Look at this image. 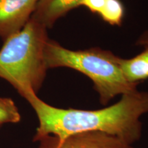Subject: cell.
Returning <instances> with one entry per match:
<instances>
[{"label":"cell","instance_id":"277c9868","mask_svg":"<svg viewBox=\"0 0 148 148\" xmlns=\"http://www.w3.org/2000/svg\"><path fill=\"white\" fill-rule=\"evenodd\" d=\"M39 142V148H133L120 138L101 132H79L62 140L49 135Z\"/></svg>","mask_w":148,"mask_h":148},{"label":"cell","instance_id":"52a82bcc","mask_svg":"<svg viewBox=\"0 0 148 148\" xmlns=\"http://www.w3.org/2000/svg\"><path fill=\"white\" fill-rule=\"evenodd\" d=\"M117 62L125 79L130 83L138 84L148 78V47L130 59L117 57Z\"/></svg>","mask_w":148,"mask_h":148},{"label":"cell","instance_id":"8fae6325","mask_svg":"<svg viewBox=\"0 0 148 148\" xmlns=\"http://www.w3.org/2000/svg\"><path fill=\"white\" fill-rule=\"evenodd\" d=\"M136 44L138 46H141L144 48L148 47V29L144 31L136 40Z\"/></svg>","mask_w":148,"mask_h":148},{"label":"cell","instance_id":"7c38bea8","mask_svg":"<svg viewBox=\"0 0 148 148\" xmlns=\"http://www.w3.org/2000/svg\"><path fill=\"white\" fill-rule=\"evenodd\" d=\"M0 127H1V126H0Z\"/></svg>","mask_w":148,"mask_h":148},{"label":"cell","instance_id":"6da1fadb","mask_svg":"<svg viewBox=\"0 0 148 148\" xmlns=\"http://www.w3.org/2000/svg\"><path fill=\"white\" fill-rule=\"evenodd\" d=\"M25 99L38 120L34 142L49 135L62 140L77 133L101 132L132 145L141 136L140 116L148 113V91L137 89L122 95L121 99L112 106L95 110L57 108L41 100L35 93L29 94Z\"/></svg>","mask_w":148,"mask_h":148},{"label":"cell","instance_id":"ba28073f","mask_svg":"<svg viewBox=\"0 0 148 148\" xmlns=\"http://www.w3.org/2000/svg\"><path fill=\"white\" fill-rule=\"evenodd\" d=\"M99 15L112 25H121L124 15V8L119 0H106V3Z\"/></svg>","mask_w":148,"mask_h":148},{"label":"cell","instance_id":"5b68a950","mask_svg":"<svg viewBox=\"0 0 148 148\" xmlns=\"http://www.w3.org/2000/svg\"><path fill=\"white\" fill-rule=\"evenodd\" d=\"M38 0H0V38L20 32L31 18Z\"/></svg>","mask_w":148,"mask_h":148},{"label":"cell","instance_id":"9c48e42d","mask_svg":"<svg viewBox=\"0 0 148 148\" xmlns=\"http://www.w3.org/2000/svg\"><path fill=\"white\" fill-rule=\"evenodd\" d=\"M21 115L14 101L9 97H0V126L4 123H16Z\"/></svg>","mask_w":148,"mask_h":148},{"label":"cell","instance_id":"7a4b0ae2","mask_svg":"<svg viewBox=\"0 0 148 148\" xmlns=\"http://www.w3.org/2000/svg\"><path fill=\"white\" fill-rule=\"evenodd\" d=\"M47 29L30 18L20 32L4 40L0 50V78L12 85L23 98L37 94L45 79Z\"/></svg>","mask_w":148,"mask_h":148},{"label":"cell","instance_id":"3957f363","mask_svg":"<svg viewBox=\"0 0 148 148\" xmlns=\"http://www.w3.org/2000/svg\"><path fill=\"white\" fill-rule=\"evenodd\" d=\"M44 58L47 69L67 67L89 77L103 105L116 95L136 90L138 84L125 79L117 62V56L110 51L99 48L71 50L48 38L44 48Z\"/></svg>","mask_w":148,"mask_h":148},{"label":"cell","instance_id":"30bf717a","mask_svg":"<svg viewBox=\"0 0 148 148\" xmlns=\"http://www.w3.org/2000/svg\"><path fill=\"white\" fill-rule=\"evenodd\" d=\"M106 0H83L82 5L87 8L93 13L99 14L102 10Z\"/></svg>","mask_w":148,"mask_h":148},{"label":"cell","instance_id":"8992f818","mask_svg":"<svg viewBox=\"0 0 148 148\" xmlns=\"http://www.w3.org/2000/svg\"><path fill=\"white\" fill-rule=\"evenodd\" d=\"M83 0H38L31 18L51 28L59 18L82 5Z\"/></svg>","mask_w":148,"mask_h":148}]
</instances>
